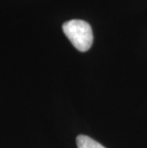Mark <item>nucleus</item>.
I'll list each match as a JSON object with an SVG mask.
<instances>
[{"instance_id": "1", "label": "nucleus", "mask_w": 147, "mask_h": 148, "mask_svg": "<svg viewBox=\"0 0 147 148\" xmlns=\"http://www.w3.org/2000/svg\"><path fill=\"white\" fill-rule=\"evenodd\" d=\"M62 30L75 48L80 52H86L93 44V31L88 22L73 19L62 25Z\"/></svg>"}, {"instance_id": "2", "label": "nucleus", "mask_w": 147, "mask_h": 148, "mask_svg": "<svg viewBox=\"0 0 147 148\" xmlns=\"http://www.w3.org/2000/svg\"><path fill=\"white\" fill-rule=\"evenodd\" d=\"M77 148H105L104 146L86 135H79L77 138Z\"/></svg>"}]
</instances>
